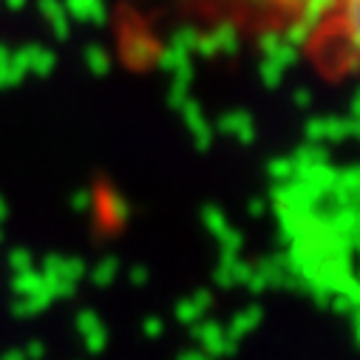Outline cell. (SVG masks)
I'll list each match as a JSON object with an SVG mask.
<instances>
[{
    "label": "cell",
    "instance_id": "1",
    "mask_svg": "<svg viewBox=\"0 0 360 360\" xmlns=\"http://www.w3.org/2000/svg\"><path fill=\"white\" fill-rule=\"evenodd\" d=\"M241 26L304 29L323 26L329 18H352L354 0H199Z\"/></svg>",
    "mask_w": 360,
    "mask_h": 360
}]
</instances>
